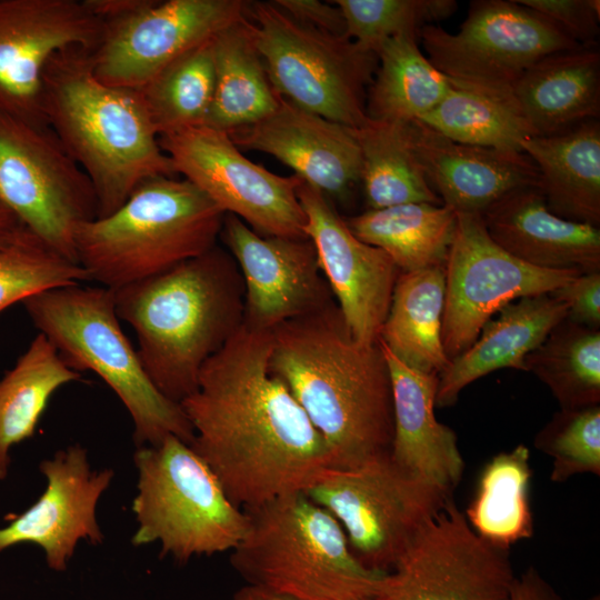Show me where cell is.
<instances>
[{
  "label": "cell",
  "instance_id": "obj_38",
  "mask_svg": "<svg viewBox=\"0 0 600 600\" xmlns=\"http://www.w3.org/2000/svg\"><path fill=\"white\" fill-rule=\"evenodd\" d=\"M90 281L87 271L21 226L0 244V312L49 289Z\"/></svg>",
  "mask_w": 600,
  "mask_h": 600
},
{
  "label": "cell",
  "instance_id": "obj_28",
  "mask_svg": "<svg viewBox=\"0 0 600 600\" xmlns=\"http://www.w3.org/2000/svg\"><path fill=\"white\" fill-rule=\"evenodd\" d=\"M444 267L400 272L379 340L407 367L440 374L449 363L442 341Z\"/></svg>",
  "mask_w": 600,
  "mask_h": 600
},
{
  "label": "cell",
  "instance_id": "obj_44",
  "mask_svg": "<svg viewBox=\"0 0 600 600\" xmlns=\"http://www.w3.org/2000/svg\"><path fill=\"white\" fill-rule=\"evenodd\" d=\"M511 600H563L533 567L517 576Z\"/></svg>",
  "mask_w": 600,
  "mask_h": 600
},
{
  "label": "cell",
  "instance_id": "obj_45",
  "mask_svg": "<svg viewBox=\"0 0 600 600\" xmlns=\"http://www.w3.org/2000/svg\"><path fill=\"white\" fill-rule=\"evenodd\" d=\"M230 600H292L290 598L276 594L264 589L246 584L240 588Z\"/></svg>",
  "mask_w": 600,
  "mask_h": 600
},
{
  "label": "cell",
  "instance_id": "obj_11",
  "mask_svg": "<svg viewBox=\"0 0 600 600\" xmlns=\"http://www.w3.org/2000/svg\"><path fill=\"white\" fill-rule=\"evenodd\" d=\"M420 40L426 57L453 87L513 107L512 88L528 68L548 54L581 47L516 0L472 1L458 32L429 24Z\"/></svg>",
  "mask_w": 600,
  "mask_h": 600
},
{
  "label": "cell",
  "instance_id": "obj_40",
  "mask_svg": "<svg viewBox=\"0 0 600 600\" xmlns=\"http://www.w3.org/2000/svg\"><path fill=\"white\" fill-rule=\"evenodd\" d=\"M538 450L552 459L550 479L600 474V404L560 409L534 437Z\"/></svg>",
  "mask_w": 600,
  "mask_h": 600
},
{
  "label": "cell",
  "instance_id": "obj_21",
  "mask_svg": "<svg viewBox=\"0 0 600 600\" xmlns=\"http://www.w3.org/2000/svg\"><path fill=\"white\" fill-rule=\"evenodd\" d=\"M228 133L239 149L277 158L328 199L347 200L360 182L361 152L353 129L282 97L270 116Z\"/></svg>",
  "mask_w": 600,
  "mask_h": 600
},
{
  "label": "cell",
  "instance_id": "obj_13",
  "mask_svg": "<svg viewBox=\"0 0 600 600\" xmlns=\"http://www.w3.org/2000/svg\"><path fill=\"white\" fill-rule=\"evenodd\" d=\"M177 174L200 189L226 214L261 236L308 238L297 196L299 177L278 176L246 156L228 132L208 126L159 137Z\"/></svg>",
  "mask_w": 600,
  "mask_h": 600
},
{
  "label": "cell",
  "instance_id": "obj_23",
  "mask_svg": "<svg viewBox=\"0 0 600 600\" xmlns=\"http://www.w3.org/2000/svg\"><path fill=\"white\" fill-rule=\"evenodd\" d=\"M489 237L520 261L547 270L600 272V229L552 213L537 187L513 190L487 208Z\"/></svg>",
  "mask_w": 600,
  "mask_h": 600
},
{
  "label": "cell",
  "instance_id": "obj_48",
  "mask_svg": "<svg viewBox=\"0 0 600 600\" xmlns=\"http://www.w3.org/2000/svg\"><path fill=\"white\" fill-rule=\"evenodd\" d=\"M361 600H373V598H366V599H361Z\"/></svg>",
  "mask_w": 600,
  "mask_h": 600
},
{
  "label": "cell",
  "instance_id": "obj_6",
  "mask_svg": "<svg viewBox=\"0 0 600 600\" xmlns=\"http://www.w3.org/2000/svg\"><path fill=\"white\" fill-rule=\"evenodd\" d=\"M230 562L246 584L292 600L373 598L387 572L363 566L336 518L304 492L247 510Z\"/></svg>",
  "mask_w": 600,
  "mask_h": 600
},
{
  "label": "cell",
  "instance_id": "obj_10",
  "mask_svg": "<svg viewBox=\"0 0 600 600\" xmlns=\"http://www.w3.org/2000/svg\"><path fill=\"white\" fill-rule=\"evenodd\" d=\"M304 493L340 523L358 560L381 572L397 564L451 500L402 469L390 451L351 468H330Z\"/></svg>",
  "mask_w": 600,
  "mask_h": 600
},
{
  "label": "cell",
  "instance_id": "obj_33",
  "mask_svg": "<svg viewBox=\"0 0 600 600\" xmlns=\"http://www.w3.org/2000/svg\"><path fill=\"white\" fill-rule=\"evenodd\" d=\"M530 451L518 444L492 457L482 468L464 517L489 544L507 551L533 536L530 506Z\"/></svg>",
  "mask_w": 600,
  "mask_h": 600
},
{
  "label": "cell",
  "instance_id": "obj_47",
  "mask_svg": "<svg viewBox=\"0 0 600 600\" xmlns=\"http://www.w3.org/2000/svg\"><path fill=\"white\" fill-rule=\"evenodd\" d=\"M588 600H600V597L598 594L592 596Z\"/></svg>",
  "mask_w": 600,
  "mask_h": 600
},
{
  "label": "cell",
  "instance_id": "obj_2",
  "mask_svg": "<svg viewBox=\"0 0 600 600\" xmlns=\"http://www.w3.org/2000/svg\"><path fill=\"white\" fill-rule=\"evenodd\" d=\"M270 370L323 437L334 468L390 451L392 387L379 341H358L334 300L272 331Z\"/></svg>",
  "mask_w": 600,
  "mask_h": 600
},
{
  "label": "cell",
  "instance_id": "obj_29",
  "mask_svg": "<svg viewBox=\"0 0 600 600\" xmlns=\"http://www.w3.org/2000/svg\"><path fill=\"white\" fill-rule=\"evenodd\" d=\"M214 91L204 126L230 132L256 123L278 108L247 16L213 38Z\"/></svg>",
  "mask_w": 600,
  "mask_h": 600
},
{
  "label": "cell",
  "instance_id": "obj_27",
  "mask_svg": "<svg viewBox=\"0 0 600 600\" xmlns=\"http://www.w3.org/2000/svg\"><path fill=\"white\" fill-rule=\"evenodd\" d=\"M521 149L539 171L538 189L548 209L564 220L599 227V120L557 134L528 138Z\"/></svg>",
  "mask_w": 600,
  "mask_h": 600
},
{
  "label": "cell",
  "instance_id": "obj_42",
  "mask_svg": "<svg viewBox=\"0 0 600 600\" xmlns=\"http://www.w3.org/2000/svg\"><path fill=\"white\" fill-rule=\"evenodd\" d=\"M550 294L567 307V319L600 330V272L580 273Z\"/></svg>",
  "mask_w": 600,
  "mask_h": 600
},
{
  "label": "cell",
  "instance_id": "obj_30",
  "mask_svg": "<svg viewBox=\"0 0 600 600\" xmlns=\"http://www.w3.org/2000/svg\"><path fill=\"white\" fill-rule=\"evenodd\" d=\"M361 241L384 251L400 272L446 267L458 214L447 206L406 203L346 219Z\"/></svg>",
  "mask_w": 600,
  "mask_h": 600
},
{
  "label": "cell",
  "instance_id": "obj_43",
  "mask_svg": "<svg viewBox=\"0 0 600 600\" xmlns=\"http://www.w3.org/2000/svg\"><path fill=\"white\" fill-rule=\"evenodd\" d=\"M272 2L298 22L344 37V18L339 7L332 1L273 0Z\"/></svg>",
  "mask_w": 600,
  "mask_h": 600
},
{
  "label": "cell",
  "instance_id": "obj_17",
  "mask_svg": "<svg viewBox=\"0 0 600 600\" xmlns=\"http://www.w3.org/2000/svg\"><path fill=\"white\" fill-rule=\"evenodd\" d=\"M101 20L84 0H0V111L48 127L43 72L68 47L93 50Z\"/></svg>",
  "mask_w": 600,
  "mask_h": 600
},
{
  "label": "cell",
  "instance_id": "obj_32",
  "mask_svg": "<svg viewBox=\"0 0 600 600\" xmlns=\"http://www.w3.org/2000/svg\"><path fill=\"white\" fill-rule=\"evenodd\" d=\"M54 346L38 333L0 379V480L6 479L10 449L33 436L53 393L78 381Z\"/></svg>",
  "mask_w": 600,
  "mask_h": 600
},
{
  "label": "cell",
  "instance_id": "obj_20",
  "mask_svg": "<svg viewBox=\"0 0 600 600\" xmlns=\"http://www.w3.org/2000/svg\"><path fill=\"white\" fill-rule=\"evenodd\" d=\"M47 487L24 512L0 529V551L20 543L42 548L49 568L63 571L80 540L103 541L97 504L113 478V470L90 469L87 450L79 444L54 453L39 464Z\"/></svg>",
  "mask_w": 600,
  "mask_h": 600
},
{
  "label": "cell",
  "instance_id": "obj_16",
  "mask_svg": "<svg viewBox=\"0 0 600 600\" xmlns=\"http://www.w3.org/2000/svg\"><path fill=\"white\" fill-rule=\"evenodd\" d=\"M243 0H141L131 11L102 22L91 51L103 83L141 90L181 56L246 16Z\"/></svg>",
  "mask_w": 600,
  "mask_h": 600
},
{
  "label": "cell",
  "instance_id": "obj_41",
  "mask_svg": "<svg viewBox=\"0 0 600 600\" xmlns=\"http://www.w3.org/2000/svg\"><path fill=\"white\" fill-rule=\"evenodd\" d=\"M554 23L580 46L597 44L599 0H516Z\"/></svg>",
  "mask_w": 600,
  "mask_h": 600
},
{
  "label": "cell",
  "instance_id": "obj_3",
  "mask_svg": "<svg viewBox=\"0 0 600 600\" xmlns=\"http://www.w3.org/2000/svg\"><path fill=\"white\" fill-rule=\"evenodd\" d=\"M113 292L119 319L136 333L148 377L177 403L196 390L202 366L244 320L240 270L218 244Z\"/></svg>",
  "mask_w": 600,
  "mask_h": 600
},
{
  "label": "cell",
  "instance_id": "obj_5",
  "mask_svg": "<svg viewBox=\"0 0 600 600\" xmlns=\"http://www.w3.org/2000/svg\"><path fill=\"white\" fill-rule=\"evenodd\" d=\"M224 216L184 178H152L117 210L81 226L77 260L90 281L118 290L212 249Z\"/></svg>",
  "mask_w": 600,
  "mask_h": 600
},
{
  "label": "cell",
  "instance_id": "obj_19",
  "mask_svg": "<svg viewBox=\"0 0 600 600\" xmlns=\"http://www.w3.org/2000/svg\"><path fill=\"white\" fill-rule=\"evenodd\" d=\"M297 196L306 236L348 328L362 343L378 342L399 269L384 251L357 238L320 190L301 180Z\"/></svg>",
  "mask_w": 600,
  "mask_h": 600
},
{
  "label": "cell",
  "instance_id": "obj_34",
  "mask_svg": "<svg viewBox=\"0 0 600 600\" xmlns=\"http://www.w3.org/2000/svg\"><path fill=\"white\" fill-rule=\"evenodd\" d=\"M369 209L442 202L430 187L412 148L408 122L372 120L353 129Z\"/></svg>",
  "mask_w": 600,
  "mask_h": 600
},
{
  "label": "cell",
  "instance_id": "obj_9",
  "mask_svg": "<svg viewBox=\"0 0 600 600\" xmlns=\"http://www.w3.org/2000/svg\"><path fill=\"white\" fill-rule=\"evenodd\" d=\"M246 16L279 96L352 129L368 121L366 102L378 67L376 52L298 22L272 1H249Z\"/></svg>",
  "mask_w": 600,
  "mask_h": 600
},
{
  "label": "cell",
  "instance_id": "obj_15",
  "mask_svg": "<svg viewBox=\"0 0 600 600\" xmlns=\"http://www.w3.org/2000/svg\"><path fill=\"white\" fill-rule=\"evenodd\" d=\"M508 551L481 539L450 500L380 580L373 600H511Z\"/></svg>",
  "mask_w": 600,
  "mask_h": 600
},
{
  "label": "cell",
  "instance_id": "obj_36",
  "mask_svg": "<svg viewBox=\"0 0 600 600\" xmlns=\"http://www.w3.org/2000/svg\"><path fill=\"white\" fill-rule=\"evenodd\" d=\"M213 38L138 90L159 137L206 124L214 91Z\"/></svg>",
  "mask_w": 600,
  "mask_h": 600
},
{
  "label": "cell",
  "instance_id": "obj_1",
  "mask_svg": "<svg viewBox=\"0 0 600 600\" xmlns=\"http://www.w3.org/2000/svg\"><path fill=\"white\" fill-rule=\"evenodd\" d=\"M272 333L242 324L180 401L191 447L244 511L306 492L334 468L323 437L270 370Z\"/></svg>",
  "mask_w": 600,
  "mask_h": 600
},
{
  "label": "cell",
  "instance_id": "obj_8",
  "mask_svg": "<svg viewBox=\"0 0 600 600\" xmlns=\"http://www.w3.org/2000/svg\"><path fill=\"white\" fill-rule=\"evenodd\" d=\"M138 522L134 546L159 542L162 554L183 563L194 556L232 551L249 527V514L234 504L217 476L193 448L174 436L138 447Z\"/></svg>",
  "mask_w": 600,
  "mask_h": 600
},
{
  "label": "cell",
  "instance_id": "obj_24",
  "mask_svg": "<svg viewBox=\"0 0 600 600\" xmlns=\"http://www.w3.org/2000/svg\"><path fill=\"white\" fill-rule=\"evenodd\" d=\"M392 387V459L407 472L448 496L460 482L464 461L452 429L436 418L439 374L416 371L380 341Z\"/></svg>",
  "mask_w": 600,
  "mask_h": 600
},
{
  "label": "cell",
  "instance_id": "obj_39",
  "mask_svg": "<svg viewBox=\"0 0 600 600\" xmlns=\"http://www.w3.org/2000/svg\"><path fill=\"white\" fill-rule=\"evenodd\" d=\"M346 22L344 37L367 50L396 36H420L423 27L449 18L457 10L454 0H332Z\"/></svg>",
  "mask_w": 600,
  "mask_h": 600
},
{
  "label": "cell",
  "instance_id": "obj_26",
  "mask_svg": "<svg viewBox=\"0 0 600 600\" xmlns=\"http://www.w3.org/2000/svg\"><path fill=\"white\" fill-rule=\"evenodd\" d=\"M511 98L536 136L599 119L600 50L581 46L543 57L514 83Z\"/></svg>",
  "mask_w": 600,
  "mask_h": 600
},
{
  "label": "cell",
  "instance_id": "obj_46",
  "mask_svg": "<svg viewBox=\"0 0 600 600\" xmlns=\"http://www.w3.org/2000/svg\"><path fill=\"white\" fill-rule=\"evenodd\" d=\"M21 226L11 212L0 204V244L9 240Z\"/></svg>",
  "mask_w": 600,
  "mask_h": 600
},
{
  "label": "cell",
  "instance_id": "obj_12",
  "mask_svg": "<svg viewBox=\"0 0 600 600\" xmlns=\"http://www.w3.org/2000/svg\"><path fill=\"white\" fill-rule=\"evenodd\" d=\"M0 204L24 228L76 263L78 231L98 217L91 181L54 132L2 111Z\"/></svg>",
  "mask_w": 600,
  "mask_h": 600
},
{
  "label": "cell",
  "instance_id": "obj_35",
  "mask_svg": "<svg viewBox=\"0 0 600 600\" xmlns=\"http://www.w3.org/2000/svg\"><path fill=\"white\" fill-rule=\"evenodd\" d=\"M552 392L560 409L600 404V330L559 322L523 360Z\"/></svg>",
  "mask_w": 600,
  "mask_h": 600
},
{
  "label": "cell",
  "instance_id": "obj_37",
  "mask_svg": "<svg viewBox=\"0 0 600 600\" xmlns=\"http://www.w3.org/2000/svg\"><path fill=\"white\" fill-rule=\"evenodd\" d=\"M419 121L456 142L500 150L523 152L522 142L536 136L513 106L453 86Z\"/></svg>",
  "mask_w": 600,
  "mask_h": 600
},
{
  "label": "cell",
  "instance_id": "obj_22",
  "mask_svg": "<svg viewBox=\"0 0 600 600\" xmlns=\"http://www.w3.org/2000/svg\"><path fill=\"white\" fill-rule=\"evenodd\" d=\"M412 148L443 206L479 213L507 193L539 184V171L524 152L456 142L419 120L408 122Z\"/></svg>",
  "mask_w": 600,
  "mask_h": 600
},
{
  "label": "cell",
  "instance_id": "obj_14",
  "mask_svg": "<svg viewBox=\"0 0 600 600\" xmlns=\"http://www.w3.org/2000/svg\"><path fill=\"white\" fill-rule=\"evenodd\" d=\"M456 237L444 267L441 341L450 360L463 353L484 323L522 297L550 293L580 274L547 270L514 258L488 234L479 213H457Z\"/></svg>",
  "mask_w": 600,
  "mask_h": 600
},
{
  "label": "cell",
  "instance_id": "obj_18",
  "mask_svg": "<svg viewBox=\"0 0 600 600\" xmlns=\"http://www.w3.org/2000/svg\"><path fill=\"white\" fill-rule=\"evenodd\" d=\"M220 238L242 277L244 324L272 331L333 300L309 238L261 236L230 213Z\"/></svg>",
  "mask_w": 600,
  "mask_h": 600
},
{
  "label": "cell",
  "instance_id": "obj_25",
  "mask_svg": "<svg viewBox=\"0 0 600 600\" xmlns=\"http://www.w3.org/2000/svg\"><path fill=\"white\" fill-rule=\"evenodd\" d=\"M566 318V304L550 293L522 297L501 308L472 346L439 374L436 407L453 406L468 384L496 370L524 371L526 356Z\"/></svg>",
  "mask_w": 600,
  "mask_h": 600
},
{
  "label": "cell",
  "instance_id": "obj_31",
  "mask_svg": "<svg viewBox=\"0 0 600 600\" xmlns=\"http://www.w3.org/2000/svg\"><path fill=\"white\" fill-rule=\"evenodd\" d=\"M418 40L419 34L404 33L378 47V67L366 102L369 119L420 120L451 90L452 84L423 54Z\"/></svg>",
  "mask_w": 600,
  "mask_h": 600
},
{
  "label": "cell",
  "instance_id": "obj_7",
  "mask_svg": "<svg viewBox=\"0 0 600 600\" xmlns=\"http://www.w3.org/2000/svg\"><path fill=\"white\" fill-rule=\"evenodd\" d=\"M22 304L70 368L96 373L117 394L132 419L138 447L156 446L169 436L191 444L193 431L180 404L152 383L123 332L113 290L74 283Z\"/></svg>",
  "mask_w": 600,
  "mask_h": 600
},
{
  "label": "cell",
  "instance_id": "obj_4",
  "mask_svg": "<svg viewBox=\"0 0 600 600\" xmlns=\"http://www.w3.org/2000/svg\"><path fill=\"white\" fill-rule=\"evenodd\" d=\"M43 104L48 127L92 183L97 218L117 210L143 181L177 176L141 93L101 82L91 50L68 47L50 58Z\"/></svg>",
  "mask_w": 600,
  "mask_h": 600
}]
</instances>
